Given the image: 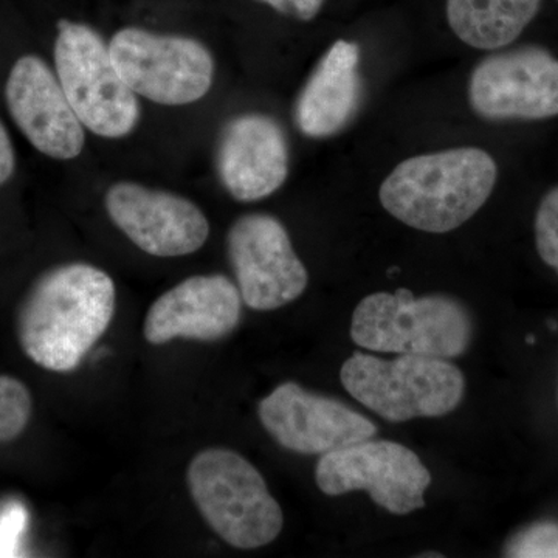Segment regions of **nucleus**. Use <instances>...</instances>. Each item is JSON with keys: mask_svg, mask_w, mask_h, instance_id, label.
<instances>
[{"mask_svg": "<svg viewBox=\"0 0 558 558\" xmlns=\"http://www.w3.org/2000/svg\"><path fill=\"white\" fill-rule=\"evenodd\" d=\"M116 299V284L105 270L83 263L54 267L22 303L17 317L22 349L40 368L54 373L78 368L109 328Z\"/></svg>", "mask_w": 558, "mask_h": 558, "instance_id": "nucleus-1", "label": "nucleus"}, {"mask_svg": "<svg viewBox=\"0 0 558 558\" xmlns=\"http://www.w3.org/2000/svg\"><path fill=\"white\" fill-rule=\"evenodd\" d=\"M498 167L487 150L464 146L400 161L381 182V207L425 233H449L472 219L494 193Z\"/></svg>", "mask_w": 558, "mask_h": 558, "instance_id": "nucleus-2", "label": "nucleus"}, {"mask_svg": "<svg viewBox=\"0 0 558 558\" xmlns=\"http://www.w3.org/2000/svg\"><path fill=\"white\" fill-rule=\"evenodd\" d=\"M186 483L208 526L233 548H263L281 534V506L255 465L236 451H201L190 462Z\"/></svg>", "mask_w": 558, "mask_h": 558, "instance_id": "nucleus-3", "label": "nucleus"}, {"mask_svg": "<svg viewBox=\"0 0 558 558\" xmlns=\"http://www.w3.org/2000/svg\"><path fill=\"white\" fill-rule=\"evenodd\" d=\"M472 333V318L457 300L446 295L414 299L409 289L366 296L351 323L355 344L388 354L458 357L468 351Z\"/></svg>", "mask_w": 558, "mask_h": 558, "instance_id": "nucleus-4", "label": "nucleus"}, {"mask_svg": "<svg viewBox=\"0 0 558 558\" xmlns=\"http://www.w3.org/2000/svg\"><path fill=\"white\" fill-rule=\"evenodd\" d=\"M340 379L352 398L389 422L449 414L465 389L461 371L447 359L416 354L384 360L355 352Z\"/></svg>", "mask_w": 558, "mask_h": 558, "instance_id": "nucleus-5", "label": "nucleus"}, {"mask_svg": "<svg viewBox=\"0 0 558 558\" xmlns=\"http://www.w3.org/2000/svg\"><path fill=\"white\" fill-rule=\"evenodd\" d=\"M54 68L62 90L83 126L105 138H121L137 128V95L121 78L109 46L89 25L61 21Z\"/></svg>", "mask_w": 558, "mask_h": 558, "instance_id": "nucleus-6", "label": "nucleus"}, {"mask_svg": "<svg viewBox=\"0 0 558 558\" xmlns=\"http://www.w3.org/2000/svg\"><path fill=\"white\" fill-rule=\"evenodd\" d=\"M109 51L130 89L157 105H193L215 80L211 51L186 36L128 27L112 36Z\"/></svg>", "mask_w": 558, "mask_h": 558, "instance_id": "nucleus-7", "label": "nucleus"}, {"mask_svg": "<svg viewBox=\"0 0 558 558\" xmlns=\"http://www.w3.org/2000/svg\"><path fill=\"white\" fill-rule=\"evenodd\" d=\"M315 481L329 497L366 490L380 508L405 515L424 508L432 473L402 444L369 438L323 454Z\"/></svg>", "mask_w": 558, "mask_h": 558, "instance_id": "nucleus-8", "label": "nucleus"}, {"mask_svg": "<svg viewBox=\"0 0 558 558\" xmlns=\"http://www.w3.org/2000/svg\"><path fill=\"white\" fill-rule=\"evenodd\" d=\"M227 247L242 301L250 310H279L306 290V267L288 230L274 216H242L230 227Z\"/></svg>", "mask_w": 558, "mask_h": 558, "instance_id": "nucleus-9", "label": "nucleus"}, {"mask_svg": "<svg viewBox=\"0 0 558 558\" xmlns=\"http://www.w3.org/2000/svg\"><path fill=\"white\" fill-rule=\"evenodd\" d=\"M469 105L486 120L558 116V60L539 47L488 54L470 73Z\"/></svg>", "mask_w": 558, "mask_h": 558, "instance_id": "nucleus-10", "label": "nucleus"}, {"mask_svg": "<svg viewBox=\"0 0 558 558\" xmlns=\"http://www.w3.org/2000/svg\"><path fill=\"white\" fill-rule=\"evenodd\" d=\"M105 204L112 222L148 255H191L208 240L207 216L178 194L119 182L106 193Z\"/></svg>", "mask_w": 558, "mask_h": 558, "instance_id": "nucleus-11", "label": "nucleus"}, {"mask_svg": "<svg viewBox=\"0 0 558 558\" xmlns=\"http://www.w3.org/2000/svg\"><path fill=\"white\" fill-rule=\"evenodd\" d=\"M264 428L284 449L325 454L373 438L376 425L339 400L314 395L295 381L279 385L259 402Z\"/></svg>", "mask_w": 558, "mask_h": 558, "instance_id": "nucleus-12", "label": "nucleus"}, {"mask_svg": "<svg viewBox=\"0 0 558 558\" xmlns=\"http://www.w3.org/2000/svg\"><path fill=\"white\" fill-rule=\"evenodd\" d=\"M7 106L14 123L39 153L51 159H76L84 148V126L60 80L39 57L27 54L11 69Z\"/></svg>", "mask_w": 558, "mask_h": 558, "instance_id": "nucleus-13", "label": "nucleus"}, {"mask_svg": "<svg viewBox=\"0 0 558 558\" xmlns=\"http://www.w3.org/2000/svg\"><path fill=\"white\" fill-rule=\"evenodd\" d=\"M240 289L223 275H196L154 301L143 336L150 344L174 339L216 341L240 325Z\"/></svg>", "mask_w": 558, "mask_h": 558, "instance_id": "nucleus-14", "label": "nucleus"}, {"mask_svg": "<svg viewBox=\"0 0 558 558\" xmlns=\"http://www.w3.org/2000/svg\"><path fill=\"white\" fill-rule=\"evenodd\" d=\"M216 163L233 199H266L288 180V137L278 121L264 113L234 117L220 134Z\"/></svg>", "mask_w": 558, "mask_h": 558, "instance_id": "nucleus-15", "label": "nucleus"}, {"mask_svg": "<svg viewBox=\"0 0 558 558\" xmlns=\"http://www.w3.org/2000/svg\"><path fill=\"white\" fill-rule=\"evenodd\" d=\"M362 97L360 49L339 39L326 50L295 105V123L306 137L328 138L354 119Z\"/></svg>", "mask_w": 558, "mask_h": 558, "instance_id": "nucleus-16", "label": "nucleus"}, {"mask_svg": "<svg viewBox=\"0 0 558 558\" xmlns=\"http://www.w3.org/2000/svg\"><path fill=\"white\" fill-rule=\"evenodd\" d=\"M542 0H447L451 32L472 49H505L537 16Z\"/></svg>", "mask_w": 558, "mask_h": 558, "instance_id": "nucleus-17", "label": "nucleus"}, {"mask_svg": "<svg viewBox=\"0 0 558 558\" xmlns=\"http://www.w3.org/2000/svg\"><path fill=\"white\" fill-rule=\"evenodd\" d=\"M32 396L22 381L0 376V442H9L27 427L32 416Z\"/></svg>", "mask_w": 558, "mask_h": 558, "instance_id": "nucleus-18", "label": "nucleus"}, {"mask_svg": "<svg viewBox=\"0 0 558 558\" xmlns=\"http://www.w3.org/2000/svg\"><path fill=\"white\" fill-rule=\"evenodd\" d=\"M513 558H558V524L537 523L520 531L506 546Z\"/></svg>", "mask_w": 558, "mask_h": 558, "instance_id": "nucleus-19", "label": "nucleus"}, {"mask_svg": "<svg viewBox=\"0 0 558 558\" xmlns=\"http://www.w3.org/2000/svg\"><path fill=\"white\" fill-rule=\"evenodd\" d=\"M535 244L542 259L558 274V186L539 204L535 216Z\"/></svg>", "mask_w": 558, "mask_h": 558, "instance_id": "nucleus-20", "label": "nucleus"}, {"mask_svg": "<svg viewBox=\"0 0 558 558\" xmlns=\"http://www.w3.org/2000/svg\"><path fill=\"white\" fill-rule=\"evenodd\" d=\"M27 523V509L20 501H11L0 510V557L20 556Z\"/></svg>", "mask_w": 558, "mask_h": 558, "instance_id": "nucleus-21", "label": "nucleus"}, {"mask_svg": "<svg viewBox=\"0 0 558 558\" xmlns=\"http://www.w3.org/2000/svg\"><path fill=\"white\" fill-rule=\"evenodd\" d=\"M270 9L303 22H310L318 16L326 0H258Z\"/></svg>", "mask_w": 558, "mask_h": 558, "instance_id": "nucleus-22", "label": "nucleus"}, {"mask_svg": "<svg viewBox=\"0 0 558 558\" xmlns=\"http://www.w3.org/2000/svg\"><path fill=\"white\" fill-rule=\"evenodd\" d=\"M16 167V157H14L13 143H11L9 132L0 121V185L10 180Z\"/></svg>", "mask_w": 558, "mask_h": 558, "instance_id": "nucleus-23", "label": "nucleus"}]
</instances>
